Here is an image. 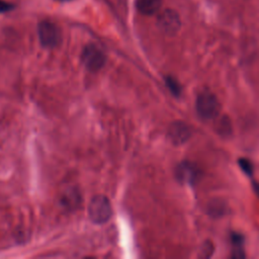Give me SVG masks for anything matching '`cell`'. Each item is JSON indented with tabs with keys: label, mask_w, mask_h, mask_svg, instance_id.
<instances>
[{
	"label": "cell",
	"mask_w": 259,
	"mask_h": 259,
	"mask_svg": "<svg viewBox=\"0 0 259 259\" xmlns=\"http://www.w3.org/2000/svg\"><path fill=\"white\" fill-rule=\"evenodd\" d=\"M158 25L165 33L173 34L180 28L179 15L174 10L166 9L159 15Z\"/></svg>",
	"instance_id": "5b68a950"
},
{
	"label": "cell",
	"mask_w": 259,
	"mask_h": 259,
	"mask_svg": "<svg viewBox=\"0 0 259 259\" xmlns=\"http://www.w3.org/2000/svg\"><path fill=\"white\" fill-rule=\"evenodd\" d=\"M162 0H138L137 8L144 15H153L159 11Z\"/></svg>",
	"instance_id": "ba28073f"
},
{
	"label": "cell",
	"mask_w": 259,
	"mask_h": 259,
	"mask_svg": "<svg viewBox=\"0 0 259 259\" xmlns=\"http://www.w3.org/2000/svg\"><path fill=\"white\" fill-rule=\"evenodd\" d=\"M168 137L173 144L182 145L191 137V128L184 121H174L168 130Z\"/></svg>",
	"instance_id": "8992f818"
},
{
	"label": "cell",
	"mask_w": 259,
	"mask_h": 259,
	"mask_svg": "<svg viewBox=\"0 0 259 259\" xmlns=\"http://www.w3.org/2000/svg\"><path fill=\"white\" fill-rule=\"evenodd\" d=\"M38 37L41 45L52 49L57 47L61 41V30L59 26L49 20H44L38 24Z\"/></svg>",
	"instance_id": "3957f363"
},
{
	"label": "cell",
	"mask_w": 259,
	"mask_h": 259,
	"mask_svg": "<svg viewBox=\"0 0 259 259\" xmlns=\"http://www.w3.org/2000/svg\"><path fill=\"white\" fill-rule=\"evenodd\" d=\"M82 60L89 70L98 71L105 63V55L95 45H89L83 50Z\"/></svg>",
	"instance_id": "277c9868"
},
{
	"label": "cell",
	"mask_w": 259,
	"mask_h": 259,
	"mask_svg": "<svg viewBox=\"0 0 259 259\" xmlns=\"http://www.w3.org/2000/svg\"><path fill=\"white\" fill-rule=\"evenodd\" d=\"M176 173L179 180H182L184 182H189V183L195 182L199 177L198 169L189 162L181 163L177 167Z\"/></svg>",
	"instance_id": "52a82bcc"
},
{
	"label": "cell",
	"mask_w": 259,
	"mask_h": 259,
	"mask_svg": "<svg viewBox=\"0 0 259 259\" xmlns=\"http://www.w3.org/2000/svg\"><path fill=\"white\" fill-rule=\"evenodd\" d=\"M166 82H167V85H168V87L170 88V90H171L175 95H178V94L180 93V87H179V84L177 83L176 80H174V79L171 78V77H168L167 80H166Z\"/></svg>",
	"instance_id": "9c48e42d"
},
{
	"label": "cell",
	"mask_w": 259,
	"mask_h": 259,
	"mask_svg": "<svg viewBox=\"0 0 259 259\" xmlns=\"http://www.w3.org/2000/svg\"><path fill=\"white\" fill-rule=\"evenodd\" d=\"M88 214L95 224L106 223L112 214V208L108 198L101 194L92 197L88 205Z\"/></svg>",
	"instance_id": "6da1fadb"
},
{
	"label": "cell",
	"mask_w": 259,
	"mask_h": 259,
	"mask_svg": "<svg viewBox=\"0 0 259 259\" xmlns=\"http://www.w3.org/2000/svg\"><path fill=\"white\" fill-rule=\"evenodd\" d=\"M195 108L198 115L203 119L215 118L220 112V102L217 96L209 92L203 91L196 97Z\"/></svg>",
	"instance_id": "7a4b0ae2"
},
{
	"label": "cell",
	"mask_w": 259,
	"mask_h": 259,
	"mask_svg": "<svg viewBox=\"0 0 259 259\" xmlns=\"http://www.w3.org/2000/svg\"><path fill=\"white\" fill-rule=\"evenodd\" d=\"M240 165L242 167V169L246 172V173H252V165L248 160L245 159H241L240 160Z\"/></svg>",
	"instance_id": "8fae6325"
},
{
	"label": "cell",
	"mask_w": 259,
	"mask_h": 259,
	"mask_svg": "<svg viewBox=\"0 0 259 259\" xmlns=\"http://www.w3.org/2000/svg\"><path fill=\"white\" fill-rule=\"evenodd\" d=\"M212 244L211 242H206L204 243V245L202 246V249H201V256L202 257H209L212 253Z\"/></svg>",
	"instance_id": "30bf717a"
},
{
	"label": "cell",
	"mask_w": 259,
	"mask_h": 259,
	"mask_svg": "<svg viewBox=\"0 0 259 259\" xmlns=\"http://www.w3.org/2000/svg\"><path fill=\"white\" fill-rule=\"evenodd\" d=\"M57 1H61V2H64V1H69V0H57Z\"/></svg>",
	"instance_id": "7c38bea8"
}]
</instances>
